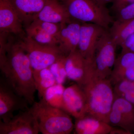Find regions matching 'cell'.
Segmentation results:
<instances>
[{"label":"cell","mask_w":134,"mask_h":134,"mask_svg":"<svg viewBox=\"0 0 134 134\" xmlns=\"http://www.w3.org/2000/svg\"><path fill=\"white\" fill-rule=\"evenodd\" d=\"M11 35L6 45H0V69L8 85L32 105L37 91L33 69L27 54Z\"/></svg>","instance_id":"1"},{"label":"cell","mask_w":134,"mask_h":134,"mask_svg":"<svg viewBox=\"0 0 134 134\" xmlns=\"http://www.w3.org/2000/svg\"><path fill=\"white\" fill-rule=\"evenodd\" d=\"M87 101V114L108 123L115 94L110 79L92 78L82 86Z\"/></svg>","instance_id":"2"},{"label":"cell","mask_w":134,"mask_h":134,"mask_svg":"<svg viewBox=\"0 0 134 134\" xmlns=\"http://www.w3.org/2000/svg\"><path fill=\"white\" fill-rule=\"evenodd\" d=\"M31 111L43 134H70L74 128L70 115L60 108L47 104L42 99L34 103Z\"/></svg>","instance_id":"3"},{"label":"cell","mask_w":134,"mask_h":134,"mask_svg":"<svg viewBox=\"0 0 134 134\" xmlns=\"http://www.w3.org/2000/svg\"><path fill=\"white\" fill-rule=\"evenodd\" d=\"M72 19L81 23L95 24L108 30L114 22L109 10L95 0H61Z\"/></svg>","instance_id":"4"},{"label":"cell","mask_w":134,"mask_h":134,"mask_svg":"<svg viewBox=\"0 0 134 134\" xmlns=\"http://www.w3.org/2000/svg\"><path fill=\"white\" fill-rule=\"evenodd\" d=\"M29 57L33 71L49 68L63 54L58 46L46 45L37 43L26 35L18 40Z\"/></svg>","instance_id":"5"},{"label":"cell","mask_w":134,"mask_h":134,"mask_svg":"<svg viewBox=\"0 0 134 134\" xmlns=\"http://www.w3.org/2000/svg\"><path fill=\"white\" fill-rule=\"evenodd\" d=\"M117 46L107 30L99 40L93 59V78H108L111 74L115 60Z\"/></svg>","instance_id":"6"},{"label":"cell","mask_w":134,"mask_h":134,"mask_svg":"<svg viewBox=\"0 0 134 134\" xmlns=\"http://www.w3.org/2000/svg\"><path fill=\"white\" fill-rule=\"evenodd\" d=\"M93 60L86 59L78 49L66 56L67 77L82 86L93 76Z\"/></svg>","instance_id":"7"},{"label":"cell","mask_w":134,"mask_h":134,"mask_svg":"<svg viewBox=\"0 0 134 134\" xmlns=\"http://www.w3.org/2000/svg\"><path fill=\"white\" fill-rule=\"evenodd\" d=\"M39 132L37 120L30 108L20 111L7 122L0 121V134H37Z\"/></svg>","instance_id":"8"},{"label":"cell","mask_w":134,"mask_h":134,"mask_svg":"<svg viewBox=\"0 0 134 134\" xmlns=\"http://www.w3.org/2000/svg\"><path fill=\"white\" fill-rule=\"evenodd\" d=\"M29 103L19 96L5 82L1 79L0 82V121L6 122L14 116L16 111L29 108Z\"/></svg>","instance_id":"9"},{"label":"cell","mask_w":134,"mask_h":134,"mask_svg":"<svg viewBox=\"0 0 134 134\" xmlns=\"http://www.w3.org/2000/svg\"><path fill=\"white\" fill-rule=\"evenodd\" d=\"M108 124L134 134V106L124 99L115 96Z\"/></svg>","instance_id":"10"},{"label":"cell","mask_w":134,"mask_h":134,"mask_svg":"<svg viewBox=\"0 0 134 134\" xmlns=\"http://www.w3.org/2000/svg\"><path fill=\"white\" fill-rule=\"evenodd\" d=\"M62 109L76 119L87 114L86 96L81 86L76 83L65 88Z\"/></svg>","instance_id":"11"},{"label":"cell","mask_w":134,"mask_h":134,"mask_svg":"<svg viewBox=\"0 0 134 134\" xmlns=\"http://www.w3.org/2000/svg\"><path fill=\"white\" fill-rule=\"evenodd\" d=\"M107 30L95 24L82 23L77 49L84 58L93 60L99 40Z\"/></svg>","instance_id":"12"},{"label":"cell","mask_w":134,"mask_h":134,"mask_svg":"<svg viewBox=\"0 0 134 134\" xmlns=\"http://www.w3.org/2000/svg\"><path fill=\"white\" fill-rule=\"evenodd\" d=\"M23 26L12 0H0V32L22 37L25 34Z\"/></svg>","instance_id":"13"},{"label":"cell","mask_w":134,"mask_h":134,"mask_svg":"<svg viewBox=\"0 0 134 134\" xmlns=\"http://www.w3.org/2000/svg\"><path fill=\"white\" fill-rule=\"evenodd\" d=\"M81 23L72 20L69 23L61 24L57 38L58 46L64 55H67L77 49Z\"/></svg>","instance_id":"14"},{"label":"cell","mask_w":134,"mask_h":134,"mask_svg":"<svg viewBox=\"0 0 134 134\" xmlns=\"http://www.w3.org/2000/svg\"><path fill=\"white\" fill-rule=\"evenodd\" d=\"M110 79L113 85L122 80L134 82V52H121L116 58Z\"/></svg>","instance_id":"15"},{"label":"cell","mask_w":134,"mask_h":134,"mask_svg":"<svg viewBox=\"0 0 134 134\" xmlns=\"http://www.w3.org/2000/svg\"><path fill=\"white\" fill-rule=\"evenodd\" d=\"M37 18L41 21L61 24L72 21L66 9L59 0H48Z\"/></svg>","instance_id":"16"},{"label":"cell","mask_w":134,"mask_h":134,"mask_svg":"<svg viewBox=\"0 0 134 134\" xmlns=\"http://www.w3.org/2000/svg\"><path fill=\"white\" fill-rule=\"evenodd\" d=\"M48 0H12L23 25L28 26L37 18Z\"/></svg>","instance_id":"17"},{"label":"cell","mask_w":134,"mask_h":134,"mask_svg":"<svg viewBox=\"0 0 134 134\" xmlns=\"http://www.w3.org/2000/svg\"><path fill=\"white\" fill-rule=\"evenodd\" d=\"M113 127L107 122L86 114L76 119L74 129L77 134H108Z\"/></svg>","instance_id":"18"},{"label":"cell","mask_w":134,"mask_h":134,"mask_svg":"<svg viewBox=\"0 0 134 134\" xmlns=\"http://www.w3.org/2000/svg\"><path fill=\"white\" fill-rule=\"evenodd\" d=\"M109 32L117 46H120L134 33V19L124 22L114 21Z\"/></svg>","instance_id":"19"},{"label":"cell","mask_w":134,"mask_h":134,"mask_svg":"<svg viewBox=\"0 0 134 134\" xmlns=\"http://www.w3.org/2000/svg\"><path fill=\"white\" fill-rule=\"evenodd\" d=\"M33 75L36 91L41 99L46 90L57 83L49 68L33 71Z\"/></svg>","instance_id":"20"},{"label":"cell","mask_w":134,"mask_h":134,"mask_svg":"<svg viewBox=\"0 0 134 134\" xmlns=\"http://www.w3.org/2000/svg\"><path fill=\"white\" fill-rule=\"evenodd\" d=\"M25 35L39 44L46 45L58 46L57 37L52 36L44 31L32 22L25 27Z\"/></svg>","instance_id":"21"},{"label":"cell","mask_w":134,"mask_h":134,"mask_svg":"<svg viewBox=\"0 0 134 134\" xmlns=\"http://www.w3.org/2000/svg\"><path fill=\"white\" fill-rule=\"evenodd\" d=\"M65 89L63 84H56L46 90L41 99L48 104L62 109Z\"/></svg>","instance_id":"22"},{"label":"cell","mask_w":134,"mask_h":134,"mask_svg":"<svg viewBox=\"0 0 134 134\" xmlns=\"http://www.w3.org/2000/svg\"><path fill=\"white\" fill-rule=\"evenodd\" d=\"M114 85L115 96L124 99L134 106V82L122 80Z\"/></svg>","instance_id":"23"},{"label":"cell","mask_w":134,"mask_h":134,"mask_svg":"<svg viewBox=\"0 0 134 134\" xmlns=\"http://www.w3.org/2000/svg\"><path fill=\"white\" fill-rule=\"evenodd\" d=\"M66 56L63 54L49 67L57 83L63 84L68 78L65 66Z\"/></svg>","instance_id":"24"},{"label":"cell","mask_w":134,"mask_h":134,"mask_svg":"<svg viewBox=\"0 0 134 134\" xmlns=\"http://www.w3.org/2000/svg\"><path fill=\"white\" fill-rule=\"evenodd\" d=\"M44 31L52 36L57 37L59 32L61 24L41 21L37 18L32 21Z\"/></svg>","instance_id":"25"},{"label":"cell","mask_w":134,"mask_h":134,"mask_svg":"<svg viewBox=\"0 0 134 134\" xmlns=\"http://www.w3.org/2000/svg\"><path fill=\"white\" fill-rule=\"evenodd\" d=\"M116 21L124 22L134 19V3L126 5L117 12Z\"/></svg>","instance_id":"26"},{"label":"cell","mask_w":134,"mask_h":134,"mask_svg":"<svg viewBox=\"0 0 134 134\" xmlns=\"http://www.w3.org/2000/svg\"><path fill=\"white\" fill-rule=\"evenodd\" d=\"M120 46L122 48L121 52H134V33L126 39Z\"/></svg>","instance_id":"27"},{"label":"cell","mask_w":134,"mask_h":134,"mask_svg":"<svg viewBox=\"0 0 134 134\" xmlns=\"http://www.w3.org/2000/svg\"><path fill=\"white\" fill-rule=\"evenodd\" d=\"M133 3H134V0H116L113 3L111 9L117 12L120 9Z\"/></svg>","instance_id":"28"},{"label":"cell","mask_w":134,"mask_h":134,"mask_svg":"<svg viewBox=\"0 0 134 134\" xmlns=\"http://www.w3.org/2000/svg\"><path fill=\"white\" fill-rule=\"evenodd\" d=\"M110 134H129L127 131L125 130L120 128L119 129L115 128L113 127L111 131L110 132Z\"/></svg>","instance_id":"29"},{"label":"cell","mask_w":134,"mask_h":134,"mask_svg":"<svg viewBox=\"0 0 134 134\" xmlns=\"http://www.w3.org/2000/svg\"><path fill=\"white\" fill-rule=\"evenodd\" d=\"M98 3L102 6H105V5L109 3H113L116 0H95Z\"/></svg>","instance_id":"30"}]
</instances>
